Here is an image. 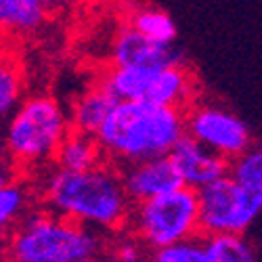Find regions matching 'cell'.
Instances as JSON below:
<instances>
[{
    "label": "cell",
    "mask_w": 262,
    "mask_h": 262,
    "mask_svg": "<svg viewBox=\"0 0 262 262\" xmlns=\"http://www.w3.org/2000/svg\"><path fill=\"white\" fill-rule=\"evenodd\" d=\"M38 200L42 208L109 237L128 229L135 206L124 189L120 168L112 162L80 172L53 166L38 181Z\"/></svg>",
    "instance_id": "1"
},
{
    "label": "cell",
    "mask_w": 262,
    "mask_h": 262,
    "mask_svg": "<svg viewBox=\"0 0 262 262\" xmlns=\"http://www.w3.org/2000/svg\"><path fill=\"white\" fill-rule=\"evenodd\" d=\"M187 135V114L149 101H120L97 133L107 162L116 166L170 156Z\"/></svg>",
    "instance_id": "2"
},
{
    "label": "cell",
    "mask_w": 262,
    "mask_h": 262,
    "mask_svg": "<svg viewBox=\"0 0 262 262\" xmlns=\"http://www.w3.org/2000/svg\"><path fill=\"white\" fill-rule=\"evenodd\" d=\"M105 233L63 218L47 208H32L5 237L7 262H76L107 252Z\"/></svg>",
    "instance_id": "3"
},
{
    "label": "cell",
    "mask_w": 262,
    "mask_h": 262,
    "mask_svg": "<svg viewBox=\"0 0 262 262\" xmlns=\"http://www.w3.org/2000/svg\"><path fill=\"white\" fill-rule=\"evenodd\" d=\"M72 130V120L51 95H32L19 103L5 126L7 158L15 170L53 166L57 149Z\"/></svg>",
    "instance_id": "4"
},
{
    "label": "cell",
    "mask_w": 262,
    "mask_h": 262,
    "mask_svg": "<svg viewBox=\"0 0 262 262\" xmlns=\"http://www.w3.org/2000/svg\"><path fill=\"white\" fill-rule=\"evenodd\" d=\"M128 231H133L149 250H160L202 235L200 193L183 185L135 204Z\"/></svg>",
    "instance_id": "5"
},
{
    "label": "cell",
    "mask_w": 262,
    "mask_h": 262,
    "mask_svg": "<svg viewBox=\"0 0 262 262\" xmlns=\"http://www.w3.org/2000/svg\"><path fill=\"white\" fill-rule=\"evenodd\" d=\"M200 193L202 235H246L262 214V185H248L235 177L218 179Z\"/></svg>",
    "instance_id": "6"
},
{
    "label": "cell",
    "mask_w": 262,
    "mask_h": 262,
    "mask_svg": "<svg viewBox=\"0 0 262 262\" xmlns=\"http://www.w3.org/2000/svg\"><path fill=\"white\" fill-rule=\"evenodd\" d=\"M185 114L187 135L212 149L214 154L227 158L229 162L237 160L254 145V137L248 124L225 107L195 103Z\"/></svg>",
    "instance_id": "7"
},
{
    "label": "cell",
    "mask_w": 262,
    "mask_h": 262,
    "mask_svg": "<svg viewBox=\"0 0 262 262\" xmlns=\"http://www.w3.org/2000/svg\"><path fill=\"white\" fill-rule=\"evenodd\" d=\"M170 160L177 166L183 185L195 191L231 174V162L227 158L214 154L212 149L189 135H185L174 145V149L170 151Z\"/></svg>",
    "instance_id": "8"
},
{
    "label": "cell",
    "mask_w": 262,
    "mask_h": 262,
    "mask_svg": "<svg viewBox=\"0 0 262 262\" xmlns=\"http://www.w3.org/2000/svg\"><path fill=\"white\" fill-rule=\"evenodd\" d=\"M122 174V183L133 204L158 198L168 191L183 187V179L172 164L170 156L164 158H151L143 162H133L118 166Z\"/></svg>",
    "instance_id": "9"
},
{
    "label": "cell",
    "mask_w": 262,
    "mask_h": 262,
    "mask_svg": "<svg viewBox=\"0 0 262 262\" xmlns=\"http://www.w3.org/2000/svg\"><path fill=\"white\" fill-rule=\"evenodd\" d=\"M181 61H183L181 51L166 45H158V42L145 38L135 28H130L128 24L116 32V38L112 42V65L162 70L166 65Z\"/></svg>",
    "instance_id": "10"
},
{
    "label": "cell",
    "mask_w": 262,
    "mask_h": 262,
    "mask_svg": "<svg viewBox=\"0 0 262 262\" xmlns=\"http://www.w3.org/2000/svg\"><path fill=\"white\" fill-rule=\"evenodd\" d=\"M195 91H198V84L193 80V74L181 61L154 72L145 101L187 112L195 105Z\"/></svg>",
    "instance_id": "11"
},
{
    "label": "cell",
    "mask_w": 262,
    "mask_h": 262,
    "mask_svg": "<svg viewBox=\"0 0 262 262\" xmlns=\"http://www.w3.org/2000/svg\"><path fill=\"white\" fill-rule=\"evenodd\" d=\"M105 162L107 158H105V151L99 139L95 135H86V133H80V130L72 128L68 137L63 139V143L59 145L53 166L61 170L80 172V170L97 168Z\"/></svg>",
    "instance_id": "12"
},
{
    "label": "cell",
    "mask_w": 262,
    "mask_h": 262,
    "mask_svg": "<svg viewBox=\"0 0 262 262\" xmlns=\"http://www.w3.org/2000/svg\"><path fill=\"white\" fill-rule=\"evenodd\" d=\"M120 101L109 95L103 86H99V84L91 86V89L82 93L72 105V114H70L72 128L97 137L101 126L105 124V120L109 118V114L114 112V107Z\"/></svg>",
    "instance_id": "13"
},
{
    "label": "cell",
    "mask_w": 262,
    "mask_h": 262,
    "mask_svg": "<svg viewBox=\"0 0 262 262\" xmlns=\"http://www.w3.org/2000/svg\"><path fill=\"white\" fill-rule=\"evenodd\" d=\"M156 70H145V68H126V65H112L107 68L101 78L99 86L116 97L118 101H145L151 78Z\"/></svg>",
    "instance_id": "14"
},
{
    "label": "cell",
    "mask_w": 262,
    "mask_h": 262,
    "mask_svg": "<svg viewBox=\"0 0 262 262\" xmlns=\"http://www.w3.org/2000/svg\"><path fill=\"white\" fill-rule=\"evenodd\" d=\"M49 11L38 0H0V32L26 36L38 32Z\"/></svg>",
    "instance_id": "15"
},
{
    "label": "cell",
    "mask_w": 262,
    "mask_h": 262,
    "mask_svg": "<svg viewBox=\"0 0 262 262\" xmlns=\"http://www.w3.org/2000/svg\"><path fill=\"white\" fill-rule=\"evenodd\" d=\"M128 26L141 32L145 38L158 42V45L172 47L177 40V24L174 19L156 7H137L128 13Z\"/></svg>",
    "instance_id": "16"
},
{
    "label": "cell",
    "mask_w": 262,
    "mask_h": 262,
    "mask_svg": "<svg viewBox=\"0 0 262 262\" xmlns=\"http://www.w3.org/2000/svg\"><path fill=\"white\" fill-rule=\"evenodd\" d=\"M32 200V187L24 181L15 179L7 187L0 189V225L7 229V233L34 208Z\"/></svg>",
    "instance_id": "17"
},
{
    "label": "cell",
    "mask_w": 262,
    "mask_h": 262,
    "mask_svg": "<svg viewBox=\"0 0 262 262\" xmlns=\"http://www.w3.org/2000/svg\"><path fill=\"white\" fill-rule=\"evenodd\" d=\"M147 262H216V260L212 256L208 237L198 235L160 250H151Z\"/></svg>",
    "instance_id": "18"
},
{
    "label": "cell",
    "mask_w": 262,
    "mask_h": 262,
    "mask_svg": "<svg viewBox=\"0 0 262 262\" xmlns=\"http://www.w3.org/2000/svg\"><path fill=\"white\" fill-rule=\"evenodd\" d=\"M208 244L216 262H260L256 246L246 235H214Z\"/></svg>",
    "instance_id": "19"
},
{
    "label": "cell",
    "mask_w": 262,
    "mask_h": 262,
    "mask_svg": "<svg viewBox=\"0 0 262 262\" xmlns=\"http://www.w3.org/2000/svg\"><path fill=\"white\" fill-rule=\"evenodd\" d=\"M24 101V80L15 63L0 57V122L9 120Z\"/></svg>",
    "instance_id": "20"
},
{
    "label": "cell",
    "mask_w": 262,
    "mask_h": 262,
    "mask_svg": "<svg viewBox=\"0 0 262 262\" xmlns=\"http://www.w3.org/2000/svg\"><path fill=\"white\" fill-rule=\"evenodd\" d=\"M149 252L151 250L128 229L112 235L107 242V254L118 262H147Z\"/></svg>",
    "instance_id": "21"
},
{
    "label": "cell",
    "mask_w": 262,
    "mask_h": 262,
    "mask_svg": "<svg viewBox=\"0 0 262 262\" xmlns=\"http://www.w3.org/2000/svg\"><path fill=\"white\" fill-rule=\"evenodd\" d=\"M231 177L248 185H262V145H252L231 162Z\"/></svg>",
    "instance_id": "22"
},
{
    "label": "cell",
    "mask_w": 262,
    "mask_h": 262,
    "mask_svg": "<svg viewBox=\"0 0 262 262\" xmlns=\"http://www.w3.org/2000/svg\"><path fill=\"white\" fill-rule=\"evenodd\" d=\"M11 181H15V172H13V166H0V189L7 187Z\"/></svg>",
    "instance_id": "23"
},
{
    "label": "cell",
    "mask_w": 262,
    "mask_h": 262,
    "mask_svg": "<svg viewBox=\"0 0 262 262\" xmlns=\"http://www.w3.org/2000/svg\"><path fill=\"white\" fill-rule=\"evenodd\" d=\"M5 162H9L7 158V143H5V133H0V166Z\"/></svg>",
    "instance_id": "24"
},
{
    "label": "cell",
    "mask_w": 262,
    "mask_h": 262,
    "mask_svg": "<svg viewBox=\"0 0 262 262\" xmlns=\"http://www.w3.org/2000/svg\"><path fill=\"white\" fill-rule=\"evenodd\" d=\"M38 3H40L42 7H45L47 11H51V9H57V7H61V5L65 3V0H38Z\"/></svg>",
    "instance_id": "25"
},
{
    "label": "cell",
    "mask_w": 262,
    "mask_h": 262,
    "mask_svg": "<svg viewBox=\"0 0 262 262\" xmlns=\"http://www.w3.org/2000/svg\"><path fill=\"white\" fill-rule=\"evenodd\" d=\"M95 262H118V260H114L112 256L107 254V256H101V258H99V260H95Z\"/></svg>",
    "instance_id": "26"
},
{
    "label": "cell",
    "mask_w": 262,
    "mask_h": 262,
    "mask_svg": "<svg viewBox=\"0 0 262 262\" xmlns=\"http://www.w3.org/2000/svg\"><path fill=\"white\" fill-rule=\"evenodd\" d=\"M0 262H7V256H5V244L0 242Z\"/></svg>",
    "instance_id": "27"
},
{
    "label": "cell",
    "mask_w": 262,
    "mask_h": 262,
    "mask_svg": "<svg viewBox=\"0 0 262 262\" xmlns=\"http://www.w3.org/2000/svg\"><path fill=\"white\" fill-rule=\"evenodd\" d=\"M5 235H7V229H5V227H3V225H0V239H3V237H5Z\"/></svg>",
    "instance_id": "28"
}]
</instances>
